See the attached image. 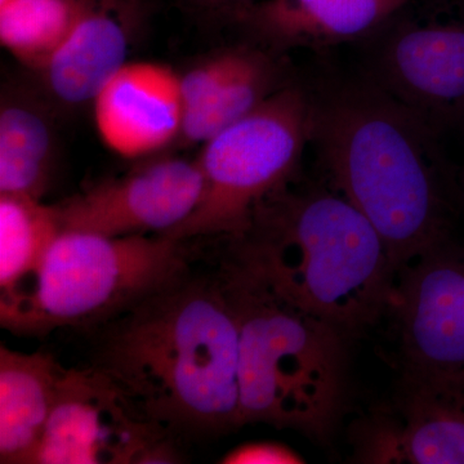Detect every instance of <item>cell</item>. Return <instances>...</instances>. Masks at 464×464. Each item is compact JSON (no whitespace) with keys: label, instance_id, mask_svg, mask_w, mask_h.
I'll list each match as a JSON object with an SVG mask.
<instances>
[{"label":"cell","instance_id":"1","mask_svg":"<svg viewBox=\"0 0 464 464\" xmlns=\"http://www.w3.org/2000/svg\"><path fill=\"white\" fill-rule=\"evenodd\" d=\"M310 143L324 181L374 226L396 271L454 239L464 213L459 168L441 137L359 69L316 56L301 75Z\"/></svg>","mask_w":464,"mask_h":464},{"label":"cell","instance_id":"2","mask_svg":"<svg viewBox=\"0 0 464 464\" xmlns=\"http://www.w3.org/2000/svg\"><path fill=\"white\" fill-rule=\"evenodd\" d=\"M92 335V365L174 438L243 427L237 322L216 270L191 268Z\"/></svg>","mask_w":464,"mask_h":464},{"label":"cell","instance_id":"3","mask_svg":"<svg viewBox=\"0 0 464 464\" xmlns=\"http://www.w3.org/2000/svg\"><path fill=\"white\" fill-rule=\"evenodd\" d=\"M227 249L348 337L389 314L396 267L368 218L325 181L270 195Z\"/></svg>","mask_w":464,"mask_h":464},{"label":"cell","instance_id":"4","mask_svg":"<svg viewBox=\"0 0 464 464\" xmlns=\"http://www.w3.org/2000/svg\"><path fill=\"white\" fill-rule=\"evenodd\" d=\"M216 274L237 322L241 426L273 424L326 441L346 406L350 337L227 249Z\"/></svg>","mask_w":464,"mask_h":464},{"label":"cell","instance_id":"5","mask_svg":"<svg viewBox=\"0 0 464 464\" xmlns=\"http://www.w3.org/2000/svg\"><path fill=\"white\" fill-rule=\"evenodd\" d=\"M186 243L166 235L61 231L29 285L0 298V324L20 337L61 328L92 334L188 274Z\"/></svg>","mask_w":464,"mask_h":464},{"label":"cell","instance_id":"6","mask_svg":"<svg viewBox=\"0 0 464 464\" xmlns=\"http://www.w3.org/2000/svg\"><path fill=\"white\" fill-rule=\"evenodd\" d=\"M310 143V103L299 75L250 114L203 143V192L194 212L166 237L234 239L256 209L295 181Z\"/></svg>","mask_w":464,"mask_h":464},{"label":"cell","instance_id":"7","mask_svg":"<svg viewBox=\"0 0 464 464\" xmlns=\"http://www.w3.org/2000/svg\"><path fill=\"white\" fill-rule=\"evenodd\" d=\"M174 439L100 369L63 368L32 464L179 463Z\"/></svg>","mask_w":464,"mask_h":464},{"label":"cell","instance_id":"8","mask_svg":"<svg viewBox=\"0 0 464 464\" xmlns=\"http://www.w3.org/2000/svg\"><path fill=\"white\" fill-rule=\"evenodd\" d=\"M357 44V69L436 133L464 127L463 23L409 16L406 7Z\"/></svg>","mask_w":464,"mask_h":464},{"label":"cell","instance_id":"9","mask_svg":"<svg viewBox=\"0 0 464 464\" xmlns=\"http://www.w3.org/2000/svg\"><path fill=\"white\" fill-rule=\"evenodd\" d=\"M368 463L464 464V372L402 368L392 404L355 435Z\"/></svg>","mask_w":464,"mask_h":464},{"label":"cell","instance_id":"10","mask_svg":"<svg viewBox=\"0 0 464 464\" xmlns=\"http://www.w3.org/2000/svg\"><path fill=\"white\" fill-rule=\"evenodd\" d=\"M201 192L203 174L198 159L163 157L56 206L63 231L110 237L164 235L194 212Z\"/></svg>","mask_w":464,"mask_h":464},{"label":"cell","instance_id":"11","mask_svg":"<svg viewBox=\"0 0 464 464\" xmlns=\"http://www.w3.org/2000/svg\"><path fill=\"white\" fill-rule=\"evenodd\" d=\"M389 314L402 368L464 372V244L447 241L401 266Z\"/></svg>","mask_w":464,"mask_h":464},{"label":"cell","instance_id":"12","mask_svg":"<svg viewBox=\"0 0 464 464\" xmlns=\"http://www.w3.org/2000/svg\"><path fill=\"white\" fill-rule=\"evenodd\" d=\"M92 105L101 141L121 157H151L181 136V78L163 63H125Z\"/></svg>","mask_w":464,"mask_h":464},{"label":"cell","instance_id":"13","mask_svg":"<svg viewBox=\"0 0 464 464\" xmlns=\"http://www.w3.org/2000/svg\"><path fill=\"white\" fill-rule=\"evenodd\" d=\"M417 0H261L239 18L246 36L279 53L357 44Z\"/></svg>","mask_w":464,"mask_h":464},{"label":"cell","instance_id":"14","mask_svg":"<svg viewBox=\"0 0 464 464\" xmlns=\"http://www.w3.org/2000/svg\"><path fill=\"white\" fill-rule=\"evenodd\" d=\"M130 33L108 3L93 0L57 50L38 70L43 93L58 106L93 103L128 63Z\"/></svg>","mask_w":464,"mask_h":464},{"label":"cell","instance_id":"15","mask_svg":"<svg viewBox=\"0 0 464 464\" xmlns=\"http://www.w3.org/2000/svg\"><path fill=\"white\" fill-rule=\"evenodd\" d=\"M63 371L50 353L0 347V463L32 464Z\"/></svg>","mask_w":464,"mask_h":464},{"label":"cell","instance_id":"16","mask_svg":"<svg viewBox=\"0 0 464 464\" xmlns=\"http://www.w3.org/2000/svg\"><path fill=\"white\" fill-rule=\"evenodd\" d=\"M57 158L56 130L42 101L3 94L0 105V194L43 200Z\"/></svg>","mask_w":464,"mask_h":464},{"label":"cell","instance_id":"17","mask_svg":"<svg viewBox=\"0 0 464 464\" xmlns=\"http://www.w3.org/2000/svg\"><path fill=\"white\" fill-rule=\"evenodd\" d=\"M61 231L56 204L0 194V298L14 295L33 279Z\"/></svg>","mask_w":464,"mask_h":464},{"label":"cell","instance_id":"18","mask_svg":"<svg viewBox=\"0 0 464 464\" xmlns=\"http://www.w3.org/2000/svg\"><path fill=\"white\" fill-rule=\"evenodd\" d=\"M93 0H5L0 43L18 63L38 72Z\"/></svg>","mask_w":464,"mask_h":464},{"label":"cell","instance_id":"19","mask_svg":"<svg viewBox=\"0 0 464 464\" xmlns=\"http://www.w3.org/2000/svg\"><path fill=\"white\" fill-rule=\"evenodd\" d=\"M304 458L279 442H248L231 449L221 458L224 464H298Z\"/></svg>","mask_w":464,"mask_h":464},{"label":"cell","instance_id":"20","mask_svg":"<svg viewBox=\"0 0 464 464\" xmlns=\"http://www.w3.org/2000/svg\"><path fill=\"white\" fill-rule=\"evenodd\" d=\"M191 8L204 16L237 25L255 0H185Z\"/></svg>","mask_w":464,"mask_h":464},{"label":"cell","instance_id":"21","mask_svg":"<svg viewBox=\"0 0 464 464\" xmlns=\"http://www.w3.org/2000/svg\"><path fill=\"white\" fill-rule=\"evenodd\" d=\"M459 181H460V186H462V190L464 192V163H463L462 168H459Z\"/></svg>","mask_w":464,"mask_h":464}]
</instances>
